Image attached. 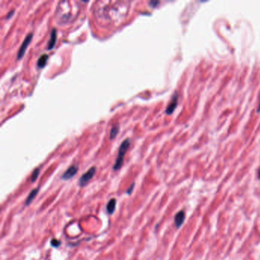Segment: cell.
<instances>
[{"mask_svg": "<svg viewBox=\"0 0 260 260\" xmlns=\"http://www.w3.org/2000/svg\"><path fill=\"white\" fill-rule=\"evenodd\" d=\"M120 130V127L119 125H118V124H115V125H114L112 126V127H111V130H110V140L111 141H112L113 139H114L115 137H116L117 134H118V132H119Z\"/></svg>", "mask_w": 260, "mask_h": 260, "instance_id": "10", "label": "cell"}, {"mask_svg": "<svg viewBox=\"0 0 260 260\" xmlns=\"http://www.w3.org/2000/svg\"><path fill=\"white\" fill-rule=\"evenodd\" d=\"M134 185H135V183H134H134H132L131 185H130V186L129 187V188H127V189L126 193L127 194V195H131L132 192H133V190H134Z\"/></svg>", "mask_w": 260, "mask_h": 260, "instance_id": "14", "label": "cell"}, {"mask_svg": "<svg viewBox=\"0 0 260 260\" xmlns=\"http://www.w3.org/2000/svg\"><path fill=\"white\" fill-rule=\"evenodd\" d=\"M78 169H79L78 166H76V165L71 166L69 167L68 169L65 171V172H64L63 174V176H61V179L63 180L71 179H72V178L77 173Z\"/></svg>", "mask_w": 260, "mask_h": 260, "instance_id": "4", "label": "cell"}, {"mask_svg": "<svg viewBox=\"0 0 260 260\" xmlns=\"http://www.w3.org/2000/svg\"><path fill=\"white\" fill-rule=\"evenodd\" d=\"M258 177H259V179H260V169L259 170V172H258Z\"/></svg>", "mask_w": 260, "mask_h": 260, "instance_id": "17", "label": "cell"}, {"mask_svg": "<svg viewBox=\"0 0 260 260\" xmlns=\"http://www.w3.org/2000/svg\"><path fill=\"white\" fill-rule=\"evenodd\" d=\"M56 38H57V37H56V30L55 28H53L51 33V38H50L49 41H48V50L51 51V50H52L54 48L55 44H56Z\"/></svg>", "mask_w": 260, "mask_h": 260, "instance_id": "7", "label": "cell"}, {"mask_svg": "<svg viewBox=\"0 0 260 260\" xmlns=\"http://www.w3.org/2000/svg\"><path fill=\"white\" fill-rule=\"evenodd\" d=\"M39 174H40V169H39V168H36V169L33 171L31 176V182H34L37 180V179L39 176Z\"/></svg>", "mask_w": 260, "mask_h": 260, "instance_id": "12", "label": "cell"}, {"mask_svg": "<svg viewBox=\"0 0 260 260\" xmlns=\"http://www.w3.org/2000/svg\"><path fill=\"white\" fill-rule=\"evenodd\" d=\"M95 172H96V168L95 166L91 167L87 172H85L84 174L81 176L79 180V186L84 187L93 178V176L95 174Z\"/></svg>", "mask_w": 260, "mask_h": 260, "instance_id": "2", "label": "cell"}, {"mask_svg": "<svg viewBox=\"0 0 260 260\" xmlns=\"http://www.w3.org/2000/svg\"><path fill=\"white\" fill-rule=\"evenodd\" d=\"M38 191H39L38 188H34V189L32 190L31 192L29 193L28 198H27L26 200H25V204H26L27 206H28L29 204H31V203L33 201V200L34 199V198L36 197V195H37V193H38Z\"/></svg>", "mask_w": 260, "mask_h": 260, "instance_id": "9", "label": "cell"}, {"mask_svg": "<svg viewBox=\"0 0 260 260\" xmlns=\"http://www.w3.org/2000/svg\"><path fill=\"white\" fill-rule=\"evenodd\" d=\"M48 54H43L39 57L38 60H37V65L39 68H43L44 67V66L46 65L47 61H48Z\"/></svg>", "mask_w": 260, "mask_h": 260, "instance_id": "11", "label": "cell"}, {"mask_svg": "<svg viewBox=\"0 0 260 260\" xmlns=\"http://www.w3.org/2000/svg\"><path fill=\"white\" fill-rule=\"evenodd\" d=\"M116 203L117 201L115 198H111V200H109L108 202L107 206H106V209L108 214L110 215H113L115 211V207H116Z\"/></svg>", "mask_w": 260, "mask_h": 260, "instance_id": "8", "label": "cell"}, {"mask_svg": "<svg viewBox=\"0 0 260 260\" xmlns=\"http://www.w3.org/2000/svg\"><path fill=\"white\" fill-rule=\"evenodd\" d=\"M149 4H150V5H152L153 6V7H154V5L155 4H159V2H149Z\"/></svg>", "mask_w": 260, "mask_h": 260, "instance_id": "16", "label": "cell"}, {"mask_svg": "<svg viewBox=\"0 0 260 260\" xmlns=\"http://www.w3.org/2000/svg\"><path fill=\"white\" fill-rule=\"evenodd\" d=\"M185 218V214L183 211H180L179 212H178L175 216V224L177 228H179L182 225L183 222Z\"/></svg>", "mask_w": 260, "mask_h": 260, "instance_id": "6", "label": "cell"}, {"mask_svg": "<svg viewBox=\"0 0 260 260\" xmlns=\"http://www.w3.org/2000/svg\"><path fill=\"white\" fill-rule=\"evenodd\" d=\"M177 104H178V95L177 93H176L174 95H173V97H172V100H171L170 103H169V105H168V107L166 108V114H172V113L174 111L176 106H177Z\"/></svg>", "mask_w": 260, "mask_h": 260, "instance_id": "5", "label": "cell"}, {"mask_svg": "<svg viewBox=\"0 0 260 260\" xmlns=\"http://www.w3.org/2000/svg\"><path fill=\"white\" fill-rule=\"evenodd\" d=\"M14 12H15V11H11L9 13V15H7V17H6V18H7V19H9V18H10L11 16H12L13 14H14Z\"/></svg>", "mask_w": 260, "mask_h": 260, "instance_id": "15", "label": "cell"}, {"mask_svg": "<svg viewBox=\"0 0 260 260\" xmlns=\"http://www.w3.org/2000/svg\"><path fill=\"white\" fill-rule=\"evenodd\" d=\"M32 37H33V34L32 33L28 34V35H27V37H25V39L24 40V41H23L22 44H21V46L20 47V49L18 52V54H17V60H20V59H21L23 56H24L27 48L28 47V45H29V44L31 43V41Z\"/></svg>", "mask_w": 260, "mask_h": 260, "instance_id": "3", "label": "cell"}, {"mask_svg": "<svg viewBox=\"0 0 260 260\" xmlns=\"http://www.w3.org/2000/svg\"><path fill=\"white\" fill-rule=\"evenodd\" d=\"M51 245L53 246V247L57 248L61 245V242L56 239H52L51 241Z\"/></svg>", "mask_w": 260, "mask_h": 260, "instance_id": "13", "label": "cell"}, {"mask_svg": "<svg viewBox=\"0 0 260 260\" xmlns=\"http://www.w3.org/2000/svg\"><path fill=\"white\" fill-rule=\"evenodd\" d=\"M130 140L129 138H127L120 145L119 149H118V157H117L115 163H114V165L113 166V169L114 171L119 170L121 168V166H122V165H123L125 156L126 154V152L128 149L129 146H130Z\"/></svg>", "mask_w": 260, "mask_h": 260, "instance_id": "1", "label": "cell"}]
</instances>
